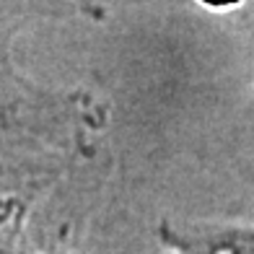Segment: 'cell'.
I'll use <instances>...</instances> for the list:
<instances>
[{"label":"cell","mask_w":254,"mask_h":254,"mask_svg":"<svg viewBox=\"0 0 254 254\" xmlns=\"http://www.w3.org/2000/svg\"><path fill=\"white\" fill-rule=\"evenodd\" d=\"M101 122L104 112L88 94L44 86L13 57L0 60V158L70 171Z\"/></svg>","instance_id":"1"},{"label":"cell","mask_w":254,"mask_h":254,"mask_svg":"<svg viewBox=\"0 0 254 254\" xmlns=\"http://www.w3.org/2000/svg\"><path fill=\"white\" fill-rule=\"evenodd\" d=\"M67 171L0 158V254H26L24 234L39 200Z\"/></svg>","instance_id":"2"},{"label":"cell","mask_w":254,"mask_h":254,"mask_svg":"<svg viewBox=\"0 0 254 254\" xmlns=\"http://www.w3.org/2000/svg\"><path fill=\"white\" fill-rule=\"evenodd\" d=\"M26 254H50V252H26Z\"/></svg>","instance_id":"3"}]
</instances>
